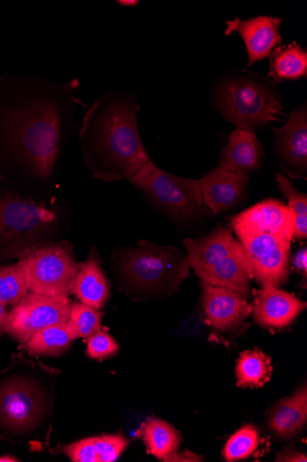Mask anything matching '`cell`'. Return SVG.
Returning <instances> with one entry per match:
<instances>
[{
    "label": "cell",
    "instance_id": "obj_14",
    "mask_svg": "<svg viewBox=\"0 0 307 462\" xmlns=\"http://www.w3.org/2000/svg\"><path fill=\"white\" fill-rule=\"evenodd\" d=\"M205 321L222 332L239 328L251 314V305L237 291L202 282Z\"/></svg>",
    "mask_w": 307,
    "mask_h": 462
},
{
    "label": "cell",
    "instance_id": "obj_9",
    "mask_svg": "<svg viewBox=\"0 0 307 462\" xmlns=\"http://www.w3.org/2000/svg\"><path fill=\"white\" fill-rule=\"evenodd\" d=\"M70 309L68 296L50 297L30 291L8 313L4 332L25 345L38 330L67 322Z\"/></svg>",
    "mask_w": 307,
    "mask_h": 462
},
{
    "label": "cell",
    "instance_id": "obj_32",
    "mask_svg": "<svg viewBox=\"0 0 307 462\" xmlns=\"http://www.w3.org/2000/svg\"><path fill=\"white\" fill-rule=\"evenodd\" d=\"M293 265L296 270L303 276L304 282H306L307 274V249L302 247L296 252L293 259Z\"/></svg>",
    "mask_w": 307,
    "mask_h": 462
},
{
    "label": "cell",
    "instance_id": "obj_34",
    "mask_svg": "<svg viewBox=\"0 0 307 462\" xmlns=\"http://www.w3.org/2000/svg\"><path fill=\"white\" fill-rule=\"evenodd\" d=\"M203 458L194 453L185 451L183 453H176L172 456L167 461H202Z\"/></svg>",
    "mask_w": 307,
    "mask_h": 462
},
{
    "label": "cell",
    "instance_id": "obj_24",
    "mask_svg": "<svg viewBox=\"0 0 307 462\" xmlns=\"http://www.w3.org/2000/svg\"><path fill=\"white\" fill-rule=\"evenodd\" d=\"M147 448L157 458L167 461L181 447L179 432L161 419L150 418L142 429Z\"/></svg>",
    "mask_w": 307,
    "mask_h": 462
},
{
    "label": "cell",
    "instance_id": "obj_23",
    "mask_svg": "<svg viewBox=\"0 0 307 462\" xmlns=\"http://www.w3.org/2000/svg\"><path fill=\"white\" fill-rule=\"evenodd\" d=\"M269 59V77L276 84L307 76V52L296 42L277 47Z\"/></svg>",
    "mask_w": 307,
    "mask_h": 462
},
{
    "label": "cell",
    "instance_id": "obj_1",
    "mask_svg": "<svg viewBox=\"0 0 307 462\" xmlns=\"http://www.w3.org/2000/svg\"><path fill=\"white\" fill-rule=\"evenodd\" d=\"M80 81L0 80V137L27 175L53 180L64 140L80 104Z\"/></svg>",
    "mask_w": 307,
    "mask_h": 462
},
{
    "label": "cell",
    "instance_id": "obj_5",
    "mask_svg": "<svg viewBox=\"0 0 307 462\" xmlns=\"http://www.w3.org/2000/svg\"><path fill=\"white\" fill-rule=\"evenodd\" d=\"M213 106L236 129L254 133L286 116L276 83L248 70L232 71L218 82Z\"/></svg>",
    "mask_w": 307,
    "mask_h": 462
},
{
    "label": "cell",
    "instance_id": "obj_20",
    "mask_svg": "<svg viewBox=\"0 0 307 462\" xmlns=\"http://www.w3.org/2000/svg\"><path fill=\"white\" fill-rule=\"evenodd\" d=\"M71 292L81 303L96 310L104 308L111 298L110 284L95 249L79 264Z\"/></svg>",
    "mask_w": 307,
    "mask_h": 462
},
{
    "label": "cell",
    "instance_id": "obj_18",
    "mask_svg": "<svg viewBox=\"0 0 307 462\" xmlns=\"http://www.w3.org/2000/svg\"><path fill=\"white\" fill-rule=\"evenodd\" d=\"M266 151L254 132L236 129L223 147L219 165L230 172L249 177L262 166Z\"/></svg>",
    "mask_w": 307,
    "mask_h": 462
},
{
    "label": "cell",
    "instance_id": "obj_3",
    "mask_svg": "<svg viewBox=\"0 0 307 462\" xmlns=\"http://www.w3.org/2000/svg\"><path fill=\"white\" fill-rule=\"evenodd\" d=\"M59 374L25 351L13 356L0 372V439L32 451L50 445Z\"/></svg>",
    "mask_w": 307,
    "mask_h": 462
},
{
    "label": "cell",
    "instance_id": "obj_4",
    "mask_svg": "<svg viewBox=\"0 0 307 462\" xmlns=\"http://www.w3.org/2000/svg\"><path fill=\"white\" fill-rule=\"evenodd\" d=\"M112 266L121 288L139 301L172 296L190 271L187 252L145 240L133 247H117L112 255Z\"/></svg>",
    "mask_w": 307,
    "mask_h": 462
},
{
    "label": "cell",
    "instance_id": "obj_22",
    "mask_svg": "<svg viewBox=\"0 0 307 462\" xmlns=\"http://www.w3.org/2000/svg\"><path fill=\"white\" fill-rule=\"evenodd\" d=\"M306 420L307 391L304 386L275 407L269 418V426L277 436L289 439L304 427Z\"/></svg>",
    "mask_w": 307,
    "mask_h": 462
},
{
    "label": "cell",
    "instance_id": "obj_31",
    "mask_svg": "<svg viewBox=\"0 0 307 462\" xmlns=\"http://www.w3.org/2000/svg\"><path fill=\"white\" fill-rule=\"evenodd\" d=\"M119 346L110 334L100 330L87 339L86 353L93 359L104 360L118 353Z\"/></svg>",
    "mask_w": 307,
    "mask_h": 462
},
{
    "label": "cell",
    "instance_id": "obj_21",
    "mask_svg": "<svg viewBox=\"0 0 307 462\" xmlns=\"http://www.w3.org/2000/svg\"><path fill=\"white\" fill-rule=\"evenodd\" d=\"M128 444L120 435H104L65 445L60 450L73 462H113Z\"/></svg>",
    "mask_w": 307,
    "mask_h": 462
},
{
    "label": "cell",
    "instance_id": "obj_11",
    "mask_svg": "<svg viewBox=\"0 0 307 462\" xmlns=\"http://www.w3.org/2000/svg\"><path fill=\"white\" fill-rule=\"evenodd\" d=\"M275 133V152L282 171L291 179L307 180V106L296 107Z\"/></svg>",
    "mask_w": 307,
    "mask_h": 462
},
{
    "label": "cell",
    "instance_id": "obj_7",
    "mask_svg": "<svg viewBox=\"0 0 307 462\" xmlns=\"http://www.w3.org/2000/svg\"><path fill=\"white\" fill-rule=\"evenodd\" d=\"M56 209L0 189V248L27 251L51 242L59 225Z\"/></svg>",
    "mask_w": 307,
    "mask_h": 462
},
{
    "label": "cell",
    "instance_id": "obj_28",
    "mask_svg": "<svg viewBox=\"0 0 307 462\" xmlns=\"http://www.w3.org/2000/svg\"><path fill=\"white\" fill-rule=\"evenodd\" d=\"M278 190L285 197L292 209L295 226L293 239L305 240L307 238V196L298 191L291 180L282 173L276 174Z\"/></svg>",
    "mask_w": 307,
    "mask_h": 462
},
{
    "label": "cell",
    "instance_id": "obj_19",
    "mask_svg": "<svg viewBox=\"0 0 307 462\" xmlns=\"http://www.w3.org/2000/svg\"><path fill=\"white\" fill-rule=\"evenodd\" d=\"M194 273L202 282L233 290L245 300L250 298V280L254 276L244 249L221 263Z\"/></svg>",
    "mask_w": 307,
    "mask_h": 462
},
{
    "label": "cell",
    "instance_id": "obj_12",
    "mask_svg": "<svg viewBox=\"0 0 307 462\" xmlns=\"http://www.w3.org/2000/svg\"><path fill=\"white\" fill-rule=\"evenodd\" d=\"M237 236L269 234L293 240L295 218L292 209L283 201L269 199L260 201L230 218Z\"/></svg>",
    "mask_w": 307,
    "mask_h": 462
},
{
    "label": "cell",
    "instance_id": "obj_13",
    "mask_svg": "<svg viewBox=\"0 0 307 462\" xmlns=\"http://www.w3.org/2000/svg\"><path fill=\"white\" fill-rule=\"evenodd\" d=\"M198 180L203 204L212 215L232 212L247 199L249 177L230 172L221 166L213 168Z\"/></svg>",
    "mask_w": 307,
    "mask_h": 462
},
{
    "label": "cell",
    "instance_id": "obj_26",
    "mask_svg": "<svg viewBox=\"0 0 307 462\" xmlns=\"http://www.w3.org/2000/svg\"><path fill=\"white\" fill-rule=\"evenodd\" d=\"M73 342L67 322H64L38 330L24 346L36 355L60 356L69 350Z\"/></svg>",
    "mask_w": 307,
    "mask_h": 462
},
{
    "label": "cell",
    "instance_id": "obj_33",
    "mask_svg": "<svg viewBox=\"0 0 307 462\" xmlns=\"http://www.w3.org/2000/svg\"><path fill=\"white\" fill-rule=\"evenodd\" d=\"M276 461H307V457L305 454L301 452L293 451V450H285L278 454Z\"/></svg>",
    "mask_w": 307,
    "mask_h": 462
},
{
    "label": "cell",
    "instance_id": "obj_10",
    "mask_svg": "<svg viewBox=\"0 0 307 462\" xmlns=\"http://www.w3.org/2000/svg\"><path fill=\"white\" fill-rule=\"evenodd\" d=\"M250 263L254 279L262 285L280 287L290 271L291 240L269 234L238 236Z\"/></svg>",
    "mask_w": 307,
    "mask_h": 462
},
{
    "label": "cell",
    "instance_id": "obj_27",
    "mask_svg": "<svg viewBox=\"0 0 307 462\" xmlns=\"http://www.w3.org/2000/svg\"><path fill=\"white\" fill-rule=\"evenodd\" d=\"M104 313L81 302L71 304L70 314L67 326L75 341L79 338H89L93 334L102 330Z\"/></svg>",
    "mask_w": 307,
    "mask_h": 462
},
{
    "label": "cell",
    "instance_id": "obj_35",
    "mask_svg": "<svg viewBox=\"0 0 307 462\" xmlns=\"http://www.w3.org/2000/svg\"><path fill=\"white\" fill-rule=\"evenodd\" d=\"M7 317L8 313L6 311V306L3 303H0V335H2L4 332V326Z\"/></svg>",
    "mask_w": 307,
    "mask_h": 462
},
{
    "label": "cell",
    "instance_id": "obj_8",
    "mask_svg": "<svg viewBox=\"0 0 307 462\" xmlns=\"http://www.w3.org/2000/svg\"><path fill=\"white\" fill-rule=\"evenodd\" d=\"M28 289L50 297L68 296L79 264L67 242H49L24 254L19 263Z\"/></svg>",
    "mask_w": 307,
    "mask_h": 462
},
{
    "label": "cell",
    "instance_id": "obj_29",
    "mask_svg": "<svg viewBox=\"0 0 307 462\" xmlns=\"http://www.w3.org/2000/svg\"><path fill=\"white\" fill-rule=\"evenodd\" d=\"M28 291L20 263L0 268V303L15 306Z\"/></svg>",
    "mask_w": 307,
    "mask_h": 462
},
{
    "label": "cell",
    "instance_id": "obj_25",
    "mask_svg": "<svg viewBox=\"0 0 307 462\" xmlns=\"http://www.w3.org/2000/svg\"><path fill=\"white\" fill-rule=\"evenodd\" d=\"M272 358L258 349L241 354L237 362L238 387L260 388L265 386L273 374Z\"/></svg>",
    "mask_w": 307,
    "mask_h": 462
},
{
    "label": "cell",
    "instance_id": "obj_6",
    "mask_svg": "<svg viewBox=\"0 0 307 462\" xmlns=\"http://www.w3.org/2000/svg\"><path fill=\"white\" fill-rule=\"evenodd\" d=\"M130 183L178 226H188L212 216L203 204L198 180L166 172L153 160Z\"/></svg>",
    "mask_w": 307,
    "mask_h": 462
},
{
    "label": "cell",
    "instance_id": "obj_2",
    "mask_svg": "<svg viewBox=\"0 0 307 462\" xmlns=\"http://www.w3.org/2000/svg\"><path fill=\"white\" fill-rule=\"evenodd\" d=\"M138 97L108 92L85 113L78 134L82 161L104 182L136 178L152 161L140 132Z\"/></svg>",
    "mask_w": 307,
    "mask_h": 462
},
{
    "label": "cell",
    "instance_id": "obj_36",
    "mask_svg": "<svg viewBox=\"0 0 307 462\" xmlns=\"http://www.w3.org/2000/svg\"><path fill=\"white\" fill-rule=\"evenodd\" d=\"M117 4L122 6L134 7L139 5L140 2L138 0H119Z\"/></svg>",
    "mask_w": 307,
    "mask_h": 462
},
{
    "label": "cell",
    "instance_id": "obj_30",
    "mask_svg": "<svg viewBox=\"0 0 307 462\" xmlns=\"http://www.w3.org/2000/svg\"><path fill=\"white\" fill-rule=\"evenodd\" d=\"M259 435L252 426H246L230 438L224 448L227 461L248 457L258 447Z\"/></svg>",
    "mask_w": 307,
    "mask_h": 462
},
{
    "label": "cell",
    "instance_id": "obj_17",
    "mask_svg": "<svg viewBox=\"0 0 307 462\" xmlns=\"http://www.w3.org/2000/svg\"><path fill=\"white\" fill-rule=\"evenodd\" d=\"M184 244L190 267L194 272L221 263L244 249L232 231L223 224H218L211 232L199 238H185Z\"/></svg>",
    "mask_w": 307,
    "mask_h": 462
},
{
    "label": "cell",
    "instance_id": "obj_37",
    "mask_svg": "<svg viewBox=\"0 0 307 462\" xmlns=\"http://www.w3.org/2000/svg\"><path fill=\"white\" fill-rule=\"evenodd\" d=\"M21 461L19 458L11 456V455H5L0 457V462H17Z\"/></svg>",
    "mask_w": 307,
    "mask_h": 462
},
{
    "label": "cell",
    "instance_id": "obj_16",
    "mask_svg": "<svg viewBox=\"0 0 307 462\" xmlns=\"http://www.w3.org/2000/svg\"><path fill=\"white\" fill-rule=\"evenodd\" d=\"M306 309V303L274 285H262L251 305V314L262 328L279 329L289 326Z\"/></svg>",
    "mask_w": 307,
    "mask_h": 462
},
{
    "label": "cell",
    "instance_id": "obj_15",
    "mask_svg": "<svg viewBox=\"0 0 307 462\" xmlns=\"http://www.w3.org/2000/svg\"><path fill=\"white\" fill-rule=\"evenodd\" d=\"M282 20L272 16H257L248 20L236 17L227 22L226 35L238 32L244 41L248 67L270 58L282 43Z\"/></svg>",
    "mask_w": 307,
    "mask_h": 462
}]
</instances>
